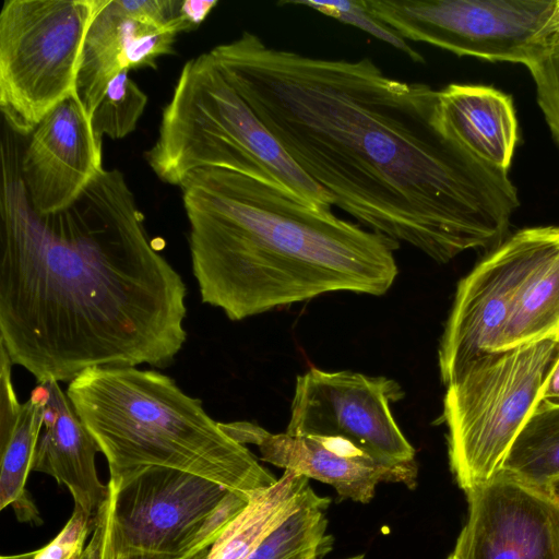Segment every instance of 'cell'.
<instances>
[{"instance_id":"d590c367","label":"cell","mask_w":559,"mask_h":559,"mask_svg":"<svg viewBox=\"0 0 559 559\" xmlns=\"http://www.w3.org/2000/svg\"><path fill=\"white\" fill-rule=\"evenodd\" d=\"M447 559H457V557L454 555V552L452 551Z\"/></svg>"},{"instance_id":"83f0119b","label":"cell","mask_w":559,"mask_h":559,"mask_svg":"<svg viewBox=\"0 0 559 559\" xmlns=\"http://www.w3.org/2000/svg\"><path fill=\"white\" fill-rule=\"evenodd\" d=\"M109 486V485H108ZM82 559H164L144 554L119 551L112 538V500L109 495L94 520L91 538ZM193 559V557L188 558Z\"/></svg>"},{"instance_id":"d6986e66","label":"cell","mask_w":559,"mask_h":559,"mask_svg":"<svg viewBox=\"0 0 559 559\" xmlns=\"http://www.w3.org/2000/svg\"><path fill=\"white\" fill-rule=\"evenodd\" d=\"M318 497L307 477L284 472L274 485L251 497L210 547L205 559H247L281 522Z\"/></svg>"},{"instance_id":"6da1fadb","label":"cell","mask_w":559,"mask_h":559,"mask_svg":"<svg viewBox=\"0 0 559 559\" xmlns=\"http://www.w3.org/2000/svg\"><path fill=\"white\" fill-rule=\"evenodd\" d=\"M210 52L290 159L372 231L439 263L501 245L516 188L455 135L440 91L369 58L310 57L250 32Z\"/></svg>"},{"instance_id":"e0dca14e","label":"cell","mask_w":559,"mask_h":559,"mask_svg":"<svg viewBox=\"0 0 559 559\" xmlns=\"http://www.w3.org/2000/svg\"><path fill=\"white\" fill-rule=\"evenodd\" d=\"M440 100L461 142L481 160L509 171L518 142L511 97L490 86L450 84L440 91Z\"/></svg>"},{"instance_id":"4fadbf2b","label":"cell","mask_w":559,"mask_h":559,"mask_svg":"<svg viewBox=\"0 0 559 559\" xmlns=\"http://www.w3.org/2000/svg\"><path fill=\"white\" fill-rule=\"evenodd\" d=\"M20 171L38 214L71 205L104 169L102 142L76 95L51 109L28 135Z\"/></svg>"},{"instance_id":"8992f818","label":"cell","mask_w":559,"mask_h":559,"mask_svg":"<svg viewBox=\"0 0 559 559\" xmlns=\"http://www.w3.org/2000/svg\"><path fill=\"white\" fill-rule=\"evenodd\" d=\"M558 358L559 335L488 353L447 385L449 464L464 492L501 471Z\"/></svg>"},{"instance_id":"3957f363","label":"cell","mask_w":559,"mask_h":559,"mask_svg":"<svg viewBox=\"0 0 559 559\" xmlns=\"http://www.w3.org/2000/svg\"><path fill=\"white\" fill-rule=\"evenodd\" d=\"M201 300L237 321L333 292L380 296L399 242L309 206L262 168L180 185Z\"/></svg>"},{"instance_id":"7c38bea8","label":"cell","mask_w":559,"mask_h":559,"mask_svg":"<svg viewBox=\"0 0 559 559\" xmlns=\"http://www.w3.org/2000/svg\"><path fill=\"white\" fill-rule=\"evenodd\" d=\"M457 559H559V500L503 472L465 492Z\"/></svg>"},{"instance_id":"5b68a950","label":"cell","mask_w":559,"mask_h":559,"mask_svg":"<svg viewBox=\"0 0 559 559\" xmlns=\"http://www.w3.org/2000/svg\"><path fill=\"white\" fill-rule=\"evenodd\" d=\"M145 158L162 181L178 187L198 169L260 167L302 200L320 190L227 82L210 51L182 67Z\"/></svg>"},{"instance_id":"4316f807","label":"cell","mask_w":559,"mask_h":559,"mask_svg":"<svg viewBox=\"0 0 559 559\" xmlns=\"http://www.w3.org/2000/svg\"><path fill=\"white\" fill-rule=\"evenodd\" d=\"M252 496L230 490L206 518L189 551V558L209 549L223 531L247 507Z\"/></svg>"},{"instance_id":"d6a6232c","label":"cell","mask_w":559,"mask_h":559,"mask_svg":"<svg viewBox=\"0 0 559 559\" xmlns=\"http://www.w3.org/2000/svg\"><path fill=\"white\" fill-rule=\"evenodd\" d=\"M559 489V476L552 479L547 486V491Z\"/></svg>"},{"instance_id":"30bf717a","label":"cell","mask_w":559,"mask_h":559,"mask_svg":"<svg viewBox=\"0 0 559 559\" xmlns=\"http://www.w3.org/2000/svg\"><path fill=\"white\" fill-rule=\"evenodd\" d=\"M108 485L116 548L164 559L189 558L202 524L230 491L202 476L163 466Z\"/></svg>"},{"instance_id":"484cf974","label":"cell","mask_w":559,"mask_h":559,"mask_svg":"<svg viewBox=\"0 0 559 559\" xmlns=\"http://www.w3.org/2000/svg\"><path fill=\"white\" fill-rule=\"evenodd\" d=\"M93 525L92 519L81 510L73 509L71 518L59 534L45 547L31 551V559H82Z\"/></svg>"},{"instance_id":"7402d4cb","label":"cell","mask_w":559,"mask_h":559,"mask_svg":"<svg viewBox=\"0 0 559 559\" xmlns=\"http://www.w3.org/2000/svg\"><path fill=\"white\" fill-rule=\"evenodd\" d=\"M330 498L319 496L271 531L247 559H323L333 548L328 533Z\"/></svg>"},{"instance_id":"cb8c5ba5","label":"cell","mask_w":559,"mask_h":559,"mask_svg":"<svg viewBox=\"0 0 559 559\" xmlns=\"http://www.w3.org/2000/svg\"><path fill=\"white\" fill-rule=\"evenodd\" d=\"M296 4L305 5L324 15L333 17L342 23L353 25L369 33L379 40L404 52L412 61L424 63L425 58L411 47L407 41L392 28L380 22L366 8L364 0H336V1H282L278 5Z\"/></svg>"},{"instance_id":"8fae6325","label":"cell","mask_w":559,"mask_h":559,"mask_svg":"<svg viewBox=\"0 0 559 559\" xmlns=\"http://www.w3.org/2000/svg\"><path fill=\"white\" fill-rule=\"evenodd\" d=\"M542 234L543 227L518 231L459 283L438 352L445 385L479 357L499 350Z\"/></svg>"},{"instance_id":"d4e9b609","label":"cell","mask_w":559,"mask_h":559,"mask_svg":"<svg viewBox=\"0 0 559 559\" xmlns=\"http://www.w3.org/2000/svg\"><path fill=\"white\" fill-rule=\"evenodd\" d=\"M537 102L559 148V36H549L539 55L527 66Z\"/></svg>"},{"instance_id":"4dcf8cb0","label":"cell","mask_w":559,"mask_h":559,"mask_svg":"<svg viewBox=\"0 0 559 559\" xmlns=\"http://www.w3.org/2000/svg\"><path fill=\"white\" fill-rule=\"evenodd\" d=\"M549 36H559V0H556L555 8L548 24Z\"/></svg>"},{"instance_id":"9a60e30c","label":"cell","mask_w":559,"mask_h":559,"mask_svg":"<svg viewBox=\"0 0 559 559\" xmlns=\"http://www.w3.org/2000/svg\"><path fill=\"white\" fill-rule=\"evenodd\" d=\"M31 396L43 406L44 431L39 435L32 472H40L64 485L81 510L93 521L109 495L97 475L99 447L74 411L58 381L38 382Z\"/></svg>"},{"instance_id":"ac0fdd59","label":"cell","mask_w":559,"mask_h":559,"mask_svg":"<svg viewBox=\"0 0 559 559\" xmlns=\"http://www.w3.org/2000/svg\"><path fill=\"white\" fill-rule=\"evenodd\" d=\"M559 335V226H544L540 243L503 330L499 350Z\"/></svg>"},{"instance_id":"e575fe53","label":"cell","mask_w":559,"mask_h":559,"mask_svg":"<svg viewBox=\"0 0 559 559\" xmlns=\"http://www.w3.org/2000/svg\"><path fill=\"white\" fill-rule=\"evenodd\" d=\"M551 495H554L559 500V489H555L549 491Z\"/></svg>"},{"instance_id":"f1b7e54d","label":"cell","mask_w":559,"mask_h":559,"mask_svg":"<svg viewBox=\"0 0 559 559\" xmlns=\"http://www.w3.org/2000/svg\"><path fill=\"white\" fill-rule=\"evenodd\" d=\"M217 4L216 0H181L177 15L180 31L199 27Z\"/></svg>"},{"instance_id":"ba28073f","label":"cell","mask_w":559,"mask_h":559,"mask_svg":"<svg viewBox=\"0 0 559 559\" xmlns=\"http://www.w3.org/2000/svg\"><path fill=\"white\" fill-rule=\"evenodd\" d=\"M405 40L457 56L528 66L545 47L556 0H364Z\"/></svg>"},{"instance_id":"7a4b0ae2","label":"cell","mask_w":559,"mask_h":559,"mask_svg":"<svg viewBox=\"0 0 559 559\" xmlns=\"http://www.w3.org/2000/svg\"><path fill=\"white\" fill-rule=\"evenodd\" d=\"M4 130L0 344L13 365L71 381L93 367L169 366L187 340V287L153 247L124 175L103 169L68 207L33 209Z\"/></svg>"},{"instance_id":"1f68e13d","label":"cell","mask_w":559,"mask_h":559,"mask_svg":"<svg viewBox=\"0 0 559 559\" xmlns=\"http://www.w3.org/2000/svg\"><path fill=\"white\" fill-rule=\"evenodd\" d=\"M31 558H32V554L25 552V554H21V555L2 556L0 559H31Z\"/></svg>"},{"instance_id":"52a82bcc","label":"cell","mask_w":559,"mask_h":559,"mask_svg":"<svg viewBox=\"0 0 559 559\" xmlns=\"http://www.w3.org/2000/svg\"><path fill=\"white\" fill-rule=\"evenodd\" d=\"M103 0H5L0 12V108L29 135L58 104L76 95L87 28Z\"/></svg>"},{"instance_id":"44dd1931","label":"cell","mask_w":559,"mask_h":559,"mask_svg":"<svg viewBox=\"0 0 559 559\" xmlns=\"http://www.w3.org/2000/svg\"><path fill=\"white\" fill-rule=\"evenodd\" d=\"M500 472L547 490L559 476V404L540 401L513 442Z\"/></svg>"},{"instance_id":"f546056e","label":"cell","mask_w":559,"mask_h":559,"mask_svg":"<svg viewBox=\"0 0 559 559\" xmlns=\"http://www.w3.org/2000/svg\"><path fill=\"white\" fill-rule=\"evenodd\" d=\"M542 401L559 404V358L545 385Z\"/></svg>"},{"instance_id":"277c9868","label":"cell","mask_w":559,"mask_h":559,"mask_svg":"<svg viewBox=\"0 0 559 559\" xmlns=\"http://www.w3.org/2000/svg\"><path fill=\"white\" fill-rule=\"evenodd\" d=\"M74 411L96 440L119 485L163 466L189 472L249 496L277 479L167 374L131 366L93 367L68 384Z\"/></svg>"},{"instance_id":"603a6c76","label":"cell","mask_w":559,"mask_h":559,"mask_svg":"<svg viewBox=\"0 0 559 559\" xmlns=\"http://www.w3.org/2000/svg\"><path fill=\"white\" fill-rule=\"evenodd\" d=\"M148 97L130 78L120 71L108 84L100 103L91 116L95 133L111 140L127 136L136 128Z\"/></svg>"},{"instance_id":"5bb4252c","label":"cell","mask_w":559,"mask_h":559,"mask_svg":"<svg viewBox=\"0 0 559 559\" xmlns=\"http://www.w3.org/2000/svg\"><path fill=\"white\" fill-rule=\"evenodd\" d=\"M221 426L236 441L255 445L262 461L328 484L340 499L368 503L381 483H399L411 489L416 485L417 466L383 464L342 438L271 433L249 421Z\"/></svg>"},{"instance_id":"ffe728a7","label":"cell","mask_w":559,"mask_h":559,"mask_svg":"<svg viewBox=\"0 0 559 559\" xmlns=\"http://www.w3.org/2000/svg\"><path fill=\"white\" fill-rule=\"evenodd\" d=\"M44 411L34 397L22 403L14 425L0 432V509L11 507L19 521L39 524L38 510L26 490Z\"/></svg>"},{"instance_id":"9c48e42d","label":"cell","mask_w":559,"mask_h":559,"mask_svg":"<svg viewBox=\"0 0 559 559\" xmlns=\"http://www.w3.org/2000/svg\"><path fill=\"white\" fill-rule=\"evenodd\" d=\"M402 395L385 377L310 368L296 380L286 433L342 438L391 466H416L391 411Z\"/></svg>"},{"instance_id":"2e32d148","label":"cell","mask_w":559,"mask_h":559,"mask_svg":"<svg viewBox=\"0 0 559 559\" xmlns=\"http://www.w3.org/2000/svg\"><path fill=\"white\" fill-rule=\"evenodd\" d=\"M163 0H103L84 39L76 79V96L90 116L109 82L122 70L140 37L152 23H163Z\"/></svg>"},{"instance_id":"836d02e7","label":"cell","mask_w":559,"mask_h":559,"mask_svg":"<svg viewBox=\"0 0 559 559\" xmlns=\"http://www.w3.org/2000/svg\"><path fill=\"white\" fill-rule=\"evenodd\" d=\"M344 559H365V555L364 554L355 555V556L344 558Z\"/></svg>"}]
</instances>
